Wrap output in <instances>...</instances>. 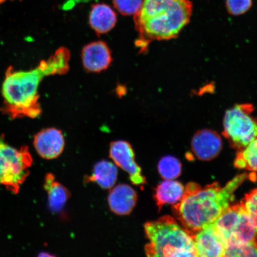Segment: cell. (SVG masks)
Wrapping results in <instances>:
<instances>
[{"mask_svg": "<svg viewBox=\"0 0 257 257\" xmlns=\"http://www.w3.org/2000/svg\"><path fill=\"white\" fill-rule=\"evenodd\" d=\"M70 57L69 51L62 47L34 69L18 71L9 67L3 83V105L0 110L12 119L39 116L41 108L38 87L42 80L46 76L66 73Z\"/></svg>", "mask_w": 257, "mask_h": 257, "instance_id": "6da1fadb", "label": "cell"}, {"mask_svg": "<svg viewBox=\"0 0 257 257\" xmlns=\"http://www.w3.org/2000/svg\"><path fill=\"white\" fill-rule=\"evenodd\" d=\"M249 175H237L224 186L217 182L202 188L190 182L186 186L184 195L172 207L175 217L191 236L213 223L230 206L234 192Z\"/></svg>", "mask_w": 257, "mask_h": 257, "instance_id": "7a4b0ae2", "label": "cell"}, {"mask_svg": "<svg viewBox=\"0 0 257 257\" xmlns=\"http://www.w3.org/2000/svg\"><path fill=\"white\" fill-rule=\"evenodd\" d=\"M192 11L190 0H143L134 15L138 46L144 51L151 42L176 38L190 22Z\"/></svg>", "mask_w": 257, "mask_h": 257, "instance_id": "3957f363", "label": "cell"}, {"mask_svg": "<svg viewBox=\"0 0 257 257\" xmlns=\"http://www.w3.org/2000/svg\"><path fill=\"white\" fill-rule=\"evenodd\" d=\"M149 243L145 252L150 257L197 256L194 237L172 217L164 216L144 224Z\"/></svg>", "mask_w": 257, "mask_h": 257, "instance_id": "277c9868", "label": "cell"}, {"mask_svg": "<svg viewBox=\"0 0 257 257\" xmlns=\"http://www.w3.org/2000/svg\"><path fill=\"white\" fill-rule=\"evenodd\" d=\"M228 245L257 248V226L240 203L230 205L214 223Z\"/></svg>", "mask_w": 257, "mask_h": 257, "instance_id": "5b68a950", "label": "cell"}, {"mask_svg": "<svg viewBox=\"0 0 257 257\" xmlns=\"http://www.w3.org/2000/svg\"><path fill=\"white\" fill-rule=\"evenodd\" d=\"M32 162L27 146L18 150L0 139V185L6 186L13 194H18L21 185L30 175Z\"/></svg>", "mask_w": 257, "mask_h": 257, "instance_id": "8992f818", "label": "cell"}, {"mask_svg": "<svg viewBox=\"0 0 257 257\" xmlns=\"http://www.w3.org/2000/svg\"><path fill=\"white\" fill-rule=\"evenodd\" d=\"M251 104L234 105L225 113L223 136L234 149L242 150L257 138V118Z\"/></svg>", "mask_w": 257, "mask_h": 257, "instance_id": "52a82bcc", "label": "cell"}, {"mask_svg": "<svg viewBox=\"0 0 257 257\" xmlns=\"http://www.w3.org/2000/svg\"><path fill=\"white\" fill-rule=\"evenodd\" d=\"M110 157L115 165L128 173L134 185L141 186L146 184V178L135 160L134 150L130 143L124 141L111 143Z\"/></svg>", "mask_w": 257, "mask_h": 257, "instance_id": "ba28073f", "label": "cell"}, {"mask_svg": "<svg viewBox=\"0 0 257 257\" xmlns=\"http://www.w3.org/2000/svg\"><path fill=\"white\" fill-rule=\"evenodd\" d=\"M197 256L223 257L227 243L213 223L193 236Z\"/></svg>", "mask_w": 257, "mask_h": 257, "instance_id": "9c48e42d", "label": "cell"}, {"mask_svg": "<svg viewBox=\"0 0 257 257\" xmlns=\"http://www.w3.org/2000/svg\"><path fill=\"white\" fill-rule=\"evenodd\" d=\"M82 60L86 71L101 72L110 66L112 62L111 51L104 42H93L83 48Z\"/></svg>", "mask_w": 257, "mask_h": 257, "instance_id": "30bf717a", "label": "cell"}, {"mask_svg": "<svg viewBox=\"0 0 257 257\" xmlns=\"http://www.w3.org/2000/svg\"><path fill=\"white\" fill-rule=\"evenodd\" d=\"M34 145L42 158L56 159L64 150V140L62 131L56 128H45L35 135Z\"/></svg>", "mask_w": 257, "mask_h": 257, "instance_id": "8fae6325", "label": "cell"}, {"mask_svg": "<svg viewBox=\"0 0 257 257\" xmlns=\"http://www.w3.org/2000/svg\"><path fill=\"white\" fill-rule=\"evenodd\" d=\"M191 148L198 159L209 161L219 154L222 149V141L219 135L215 131L201 130L193 137Z\"/></svg>", "mask_w": 257, "mask_h": 257, "instance_id": "7c38bea8", "label": "cell"}, {"mask_svg": "<svg viewBox=\"0 0 257 257\" xmlns=\"http://www.w3.org/2000/svg\"><path fill=\"white\" fill-rule=\"evenodd\" d=\"M137 200L136 191L126 184L115 186L110 191L108 197L110 210L120 216L130 214L136 206Z\"/></svg>", "mask_w": 257, "mask_h": 257, "instance_id": "4fadbf2b", "label": "cell"}, {"mask_svg": "<svg viewBox=\"0 0 257 257\" xmlns=\"http://www.w3.org/2000/svg\"><path fill=\"white\" fill-rule=\"evenodd\" d=\"M89 22L91 28L96 34H104L115 27L117 16L110 6L105 4H96L92 6Z\"/></svg>", "mask_w": 257, "mask_h": 257, "instance_id": "5bb4252c", "label": "cell"}, {"mask_svg": "<svg viewBox=\"0 0 257 257\" xmlns=\"http://www.w3.org/2000/svg\"><path fill=\"white\" fill-rule=\"evenodd\" d=\"M45 190L47 192L48 203L51 210L59 212L70 197V194L66 187L56 181L55 176L48 173L45 178Z\"/></svg>", "mask_w": 257, "mask_h": 257, "instance_id": "9a60e30c", "label": "cell"}, {"mask_svg": "<svg viewBox=\"0 0 257 257\" xmlns=\"http://www.w3.org/2000/svg\"><path fill=\"white\" fill-rule=\"evenodd\" d=\"M184 186L178 181L166 180L161 183L156 189L154 199L159 211L165 204H175L181 200L184 193Z\"/></svg>", "mask_w": 257, "mask_h": 257, "instance_id": "2e32d148", "label": "cell"}, {"mask_svg": "<svg viewBox=\"0 0 257 257\" xmlns=\"http://www.w3.org/2000/svg\"><path fill=\"white\" fill-rule=\"evenodd\" d=\"M117 173L116 166L102 160L96 164L92 175L86 177L85 182H95L102 188L110 189L117 181Z\"/></svg>", "mask_w": 257, "mask_h": 257, "instance_id": "e0dca14e", "label": "cell"}, {"mask_svg": "<svg viewBox=\"0 0 257 257\" xmlns=\"http://www.w3.org/2000/svg\"><path fill=\"white\" fill-rule=\"evenodd\" d=\"M234 166L250 172H257V138L237 153Z\"/></svg>", "mask_w": 257, "mask_h": 257, "instance_id": "ac0fdd59", "label": "cell"}, {"mask_svg": "<svg viewBox=\"0 0 257 257\" xmlns=\"http://www.w3.org/2000/svg\"><path fill=\"white\" fill-rule=\"evenodd\" d=\"M158 170L162 178L166 180H173L181 175L182 165L179 161L173 156H166L160 160Z\"/></svg>", "mask_w": 257, "mask_h": 257, "instance_id": "d6986e66", "label": "cell"}, {"mask_svg": "<svg viewBox=\"0 0 257 257\" xmlns=\"http://www.w3.org/2000/svg\"><path fill=\"white\" fill-rule=\"evenodd\" d=\"M114 8L124 16L135 15L140 11L143 0H112Z\"/></svg>", "mask_w": 257, "mask_h": 257, "instance_id": "ffe728a7", "label": "cell"}, {"mask_svg": "<svg viewBox=\"0 0 257 257\" xmlns=\"http://www.w3.org/2000/svg\"><path fill=\"white\" fill-rule=\"evenodd\" d=\"M224 256L257 257V248L249 245H228Z\"/></svg>", "mask_w": 257, "mask_h": 257, "instance_id": "44dd1931", "label": "cell"}, {"mask_svg": "<svg viewBox=\"0 0 257 257\" xmlns=\"http://www.w3.org/2000/svg\"><path fill=\"white\" fill-rule=\"evenodd\" d=\"M240 203L257 226V188L246 194Z\"/></svg>", "mask_w": 257, "mask_h": 257, "instance_id": "7402d4cb", "label": "cell"}, {"mask_svg": "<svg viewBox=\"0 0 257 257\" xmlns=\"http://www.w3.org/2000/svg\"><path fill=\"white\" fill-rule=\"evenodd\" d=\"M252 5V0H226L228 12L233 16L245 14Z\"/></svg>", "mask_w": 257, "mask_h": 257, "instance_id": "603a6c76", "label": "cell"}, {"mask_svg": "<svg viewBox=\"0 0 257 257\" xmlns=\"http://www.w3.org/2000/svg\"><path fill=\"white\" fill-rule=\"evenodd\" d=\"M91 0H67L63 6L64 9H68L72 8L74 5L78 3H88Z\"/></svg>", "mask_w": 257, "mask_h": 257, "instance_id": "cb8c5ba5", "label": "cell"}, {"mask_svg": "<svg viewBox=\"0 0 257 257\" xmlns=\"http://www.w3.org/2000/svg\"><path fill=\"white\" fill-rule=\"evenodd\" d=\"M6 1V0H0V5L3 4V3H5Z\"/></svg>", "mask_w": 257, "mask_h": 257, "instance_id": "d4e9b609", "label": "cell"}, {"mask_svg": "<svg viewBox=\"0 0 257 257\" xmlns=\"http://www.w3.org/2000/svg\"><path fill=\"white\" fill-rule=\"evenodd\" d=\"M11 1H22V0H11Z\"/></svg>", "mask_w": 257, "mask_h": 257, "instance_id": "484cf974", "label": "cell"}]
</instances>
